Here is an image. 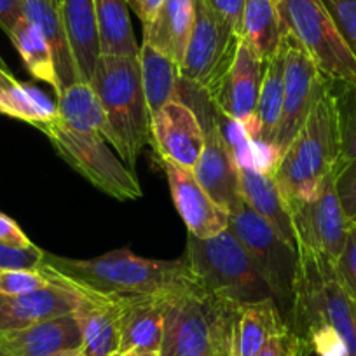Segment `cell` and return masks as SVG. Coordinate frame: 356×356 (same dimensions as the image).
<instances>
[{"mask_svg": "<svg viewBox=\"0 0 356 356\" xmlns=\"http://www.w3.org/2000/svg\"><path fill=\"white\" fill-rule=\"evenodd\" d=\"M0 114L19 119L39 128L44 122L58 118L56 104L49 100L40 89L32 84L16 82L0 95Z\"/></svg>", "mask_w": 356, "mask_h": 356, "instance_id": "32", "label": "cell"}, {"mask_svg": "<svg viewBox=\"0 0 356 356\" xmlns=\"http://www.w3.org/2000/svg\"><path fill=\"white\" fill-rule=\"evenodd\" d=\"M44 266L81 290L107 296H170L196 285L184 259L154 260L121 248L89 260L47 253Z\"/></svg>", "mask_w": 356, "mask_h": 356, "instance_id": "2", "label": "cell"}, {"mask_svg": "<svg viewBox=\"0 0 356 356\" xmlns=\"http://www.w3.org/2000/svg\"><path fill=\"white\" fill-rule=\"evenodd\" d=\"M9 39L15 44L26 70L35 79L49 84L54 89L56 97H60L61 86L60 81H58L53 53H51V47L47 40L44 39L42 32L23 16L22 22L11 32Z\"/></svg>", "mask_w": 356, "mask_h": 356, "instance_id": "31", "label": "cell"}, {"mask_svg": "<svg viewBox=\"0 0 356 356\" xmlns=\"http://www.w3.org/2000/svg\"><path fill=\"white\" fill-rule=\"evenodd\" d=\"M236 309L227 314V318L222 323L220 330H218L217 341H215L213 349L208 356H236L234 353V320H236Z\"/></svg>", "mask_w": 356, "mask_h": 356, "instance_id": "41", "label": "cell"}, {"mask_svg": "<svg viewBox=\"0 0 356 356\" xmlns=\"http://www.w3.org/2000/svg\"><path fill=\"white\" fill-rule=\"evenodd\" d=\"M335 91L337 105L339 138H341V161L356 159V81L348 84H339Z\"/></svg>", "mask_w": 356, "mask_h": 356, "instance_id": "33", "label": "cell"}, {"mask_svg": "<svg viewBox=\"0 0 356 356\" xmlns=\"http://www.w3.org/2000/svg\"><path fill=\"white\" fill-rule=\"evenodd\" d=\"M283 30L332 84L356 81V56L335 26L323 0H278Z\"/></svg>", "mask_w": 356, "mask_h": 356, "instance_id": "6", "label": "cell"}, {"mask_svg": "<svg viewBox=\"0 0 356 356\" xmlns=\"http://www.w3.org/2000/svg\"><path fill=\"white\" fill-rule=\"evenodd\" d=\"M200 289L236 306L275 299L245 246L231 229L211 238H187L182 257Z\"/></svg>", "mask_w": 356, "mask_h": 356, "instance_id": "5", "label": "cell"}, {"mask_svg": "<svg viewBox=\"0 0 356 356\" xmlns=\"http://www.w3.org/2000/svg\"><path fill=\"white\" fill-rule=\"evenodd\" d=\"M203 4L236 35L241 37V16L245 0H203Z\"/></svg>", "mask_w": 356, "mask_h": 356, "instance_id": "39", "label": "cell"}, {"mask_svg": "<svg viewBox=\"0 0 356 356\" xmlns=\"http://www.w3.org/2000/svg\"><path fill=\"white\" fill-rule=\"evenodd\" d=\"M335 193L348 225H356V159L339 164L335 171Z\"/></svg>", "mask_w": 356, "mask_h": 356, "instance_id": "35", "label": "cell"}, {"mask_svg": "<svg viewBox=\"0 0 356 356\" xmlns=\"http://www.w3.org/2000/svg\"><path fill=\"white\" fill-rule=\"evenodd\" d=\"M152 143L161 159L193 170L204 147L201 119L191 105L175 100L150 115Z\"/></svg>", "mask_w": 356, "mask_h": 356, "instance_id": "15", "label": "cell"}, {"mask_svg": "<svg viewBox=\"0 0 356 356\" xmlns=\"http://www.w3.org/2000/svg\"><path fill=\"white\" fill-rule=\"evenodd\" d=\"M0 356H9V353L6 351V349L2 348V346H0Z\"/></svg>", "mask_w": 356, "mask_h": 356, "instance_id": "48", "label": "cell"}, {"mask_svg": "<svg viewBox=\"0 0 356 356\" xmlns=\"http://www.w3.org/2000/svg\"><path fill=\"white\" fill-rule=\"evenodd\" d=\"M23 19L22 0H0V29L8 35Z\"/></svg>", "mask_w": 356, "mask_h": 356, "instance_id": "42", "label": "cell"}, {"mask_svg": "<svg viewBox=\"0 0 356 356\" xmlns=\"http://www.w3.org/2000/svg\"><path fill=\"white\" fill-rule=\"evenodd\" d=\"M102 54L138 56L140 46L133 33L128 0H95Z\"/></svg>", "mask_w": 356, "mask_h": 356, "instance_id": "29", "label": "cell"}, {"mask_svg": "<svg viewBox=\"0 0 356 356\" xmlns=\"http://www.w3.org/2000/svg\"><path fill=\"white\" fill-rule=\"evenodd\" d=\"M275 2H278V0H275Z\"/></svg>", "mask_w": 356, "mask_h": 356, "instance_id": "50", "label": "cell"}, {"mask_svg": "<svg viewBox=\"0 0 356 356\" xmlns=\"http://www.w3.org/2000/svg\"><path fill=\"white\" fill-rule=\"evenodd\" d=\"M0 245L13 246V248H30L33 243L11 217L0 211Z\"/></svg>", "mask_w": 356, "mask_h": 356, "instance_id": "40", "label": "cell"}, {"mask_svg": "<svg viewBox=\"0 0 356 356\" xmlns=\"http://www.w3.org/2000/svg\"><path fill=\"white\" fill-rule=\"evenodd\" d=\"M196 18V0H164L149 26L143 29V42L182 63Z\"/></svg>", "mask_w": 356, "mask_h": 356, "instance_id": "24", "label": "cell"}, {"mask_svg": "<svg viewBox=\"0 0 356 356\" xmlns=\"http://www.w3.org/2000/svg\"><path fill=\"white\" fill-rule=\"evenodd\" d=\"M129 8L136 13L138 19L142 22L143 29L150 25V22L154 19L156 13L159 11V8L163 6L164 0H128Z\"/></svg>", "mask_w": 356, "mask_h": 356, "instance_id": "43", "label": "cell"}, {"mask_svg": "<svg viewBox=\"0 0 356 356\" xmlns=\"http://www.w3.org/2000/svg\"><path fill=\"white\" fill-rule=\"evenodd\" d=\"M289 330L318 356H356V302L339 280L335 264L309 248H297V273Z\"/></svg>", "mask_w": 356, "mask_h": 356, "instance_id": "1", "label": "cell"}, {"mask_svg": "<svg viewBox=\"0 0 356 356\" xmlns=\"http://www.w3.org/2000/svg\"><path fill=\"white\" fill-rule=\"evenodd\" d=\"M140 72H142L143 93L150 115L159 111L163 105L178 100V86H180V65L171 60L168 54L150 44L142 42L138 51Z\"/></svg>", "mask_w": 356, "mask_h": 356, "instance_id": "27", "label": "cell"}, {"mask_svg": "<svg viewBox=\"0 0 356 356\" xmlns=\"http://www.w3.org/2000/svg\"><path fill=\"white\" fill-rule=\"evenodd\" d=\"M81 292L74 311L82 334L81 349L86 356H115L121 346L122 299L91 290Z\"/></svg>", "mask_w": 356, "mask_h": 356, "instance_id": "18", "label": "cell"}, {"mask_svg": "<svg viewBox=\"0 0 356 356\" xmlns=\"http://www.w3.org/2000/svg\"><path fill=\"white\" fill-rule=\"evenodd\" d=\"M0 67H2V68H6V61L2 60V56H0Z\"/></svg>", "mask_w": 356, "mask_h": 356, "instance_id": "49", "label": "cell"}, {"mask_svg": "<svg viewBox=\"0 0 356 356\" xmlns=\"http://www.w3.org/2000/svg\"><path fill=\"white\" fill-rule=\"evenodd\" d=\"M286 332L289 325L275 299L238 306L234 320L236 356H257L273 337Z\"/></svg>", "mask_w": 356, "mask_h": 356, "instance_id": "25", "label": "cell"}, {"mask_svg": "<svg viewBox=\"0 0 356 356\" xmlns=\"http://www.w3.org/2000/svg\"><path fill=\"white\" fill-rule=\"evenodd\" d=\"M53 356H86V355L81 348H77V349H67V351H60Z\"/></svg>", "mask_w": 356, "mask_h": 356, "instance_id": "46", "label": "cell"}, {"mask_svg": "<svg viewBox=\"0 0 356 356\" xmlns=\"http://www.w3.org/2000/svg\"><path fill=\"white\" fill-rule=\"evenodd\" d=\"M285 335L286 334L273 337L271 341L260 349V353L257 356H283V339H285Z\"/></svg>", "mask_w": 356, "mask_h": 356, "instance_id": "44", "label": "cell"}, {"mask_svg": "<svg viewBox=\"0 0 356 356\" xmlns=\"http://www.w3.org/2000/svg\"><path fill=\"white\" fill-rule=\"evenodd\" d=\"M239 39L241 37L220 22L203 0H196L193 33L180 63L182 81L208 93L231 65Z\"/></svg>", "mask_w": 356, "mask_h": 356, "instance_id": "10", "label": "cell"}, {"mask_svg": "<svg viewBox=\"0 0 356 356\" xmlns=\"http://www.w3.org/2000/svg\"><path fill=\"white\" fill-rule=\"evenodd\" d=\"M46 252L37 245L30 248H13L0 245V269H39Z\"/></svg>", "mask_w": 356, "mask_h": 356, "instance_id": "38", "label": "cell"}, {"mask_svg": "<svg viewBox=\"0 0 356 356\" xmlns=\"http://www.w3.org/2000/svg\"><path fill=\"white\" fill-rule=\"evenodd\" d=\"M121 299V346L118 355L128 351L159 353L168 296H129Z\"/></svg>", "mask_w": 356, "mask_h": 356, "instance_id": "21", "label": "cell"}, {"mask_svg": "<svg viewBox=\"0 0 356 356\" xmlns=\"http://www.w3.org/2000/svg\"><path fill=\"white\" fill-rule=\"evenodd\" d=\"M241 37L264 61L275 56L285 37L275 0H245Z\"/></svg>", "mask_w": 356, "mask_h": 356, "instance_id": "28", "label": "cell"}, {"mask_svg": "<svg viewBox=\"0 0 356 356\" xmlns=\"http://www.w3.org/2000/svg\"><path fill=\"white\" fill-rule=\"evenodd\" d=\"M56 149L58 156L102 193L119 201L142 197L138 178L107 145L100 133L77 131L60 119L39 126Z\"/></svg>", "mask_w": 356, "mask_h": 356, "instance_id": "7", "label": "cell"}, {"mask_svg": "<svg viewBox=\"0 0 356 356\" xmlns=\"http://www.w3.org/2000/svg\"><path fill=\"white\" fill-rule=\"evenodd\" d=\"M58 282L56 273L44 264L39 269H0V296H23Z\"/></svg>", "mask_w": 356, "mask_h": 356, "instance_id": "34", "label": "cell"}, {"mask_svg": "<svg viewBox=\"0 0 356 356\" xmlns=\"http://www.w3.org/2000/svg\"><path fill=\"white\" fill-rule=\"evenodd\" d=\"M60 8L79 79L89 82L102 56L95 0H60Z\"/></svg>", "mask_w": 356, "mask_h": 356, "instance_id": "26", "label": "cell"}, {"mask_svg": "<svg viewBox=\"0 0 356 356\" xmlns=\"http://www.w3.org/2000/svg\"><path fill=\"white\" fill-rule=\"evenodd\" d=\"M337 105L334 84H328L311 108L285 152L276 159L271 173L285 204L309 200L321 182L341 164Z\"/></svg>", "mask_w": 356, "mask_h": 356, "instance_id": "3", "label": "cell"}, {"mask_svg": "<svg viewBox=\"0 0 356 356\" xmlns=\"http://www.w3.org/2000/svg\"><path fill=\"white\" fill-rule=\"evenodd\" d=\"M335 271L346 292L356 302V225L349 227L344 248L335 262Z\"/></svg>", "mask_w": 356, "mask_h": 356, "instance_id": "37", "label": "cell"}, {"mask_svg": "<svg viewBox=\"0 0 356 356\" xmlns=\"http://www.w3.org/2000/svg\"><path fill=\"white\" fill-rule=\"evenodd\" d=\"M328 82L306 51L285 33V75H283V107L278 131L275 136V163L293 136L306 122L311 108L314 107Z\"/></svg>", "mask_w": 356, "mask_h": 356, "instance_id": "12", "label": "cell"}, {"mask_svg": "<svg viewBox=\"0 0 356 356\" xmlns=\"http://www.w3.org/2000/svg\"><path fill=\"white\" fill-rule=\"evenodd\" d=\"M239 187L243 201L271 225L283 241L297 248L292 218L271 171L239 161Z\"/></svg>", "mask_w": 356, "mask_h": 356, "instance_id": "20", "label": "cell"}, {"mask_svg": "<svg viewBox=\"0 0 356 356\" xmlns=\"http://www.w3.org/2000/svg\"><path fill=\"white\" fill-rule=\"evenodd\" d=\"M89 82L100 97L107 118L104 138L133 170L143 147L152 142L138 56L102 54Z\"/></svg>", "mask_w": 356, "mask_h": 356, "instance_id": "4", "label": "cell"}, {"mask_svg": "<svg viewBox=\"0 0 356 356\" xmlns=\"http://www.w3.org/2000/svg\"><path fill=\"white\" fill-rule=\"evenodd\" d=\"M264 63L266 61L241 37L227 70L215 82L213 88L204 93L210 104L224 118L241 126L245 135L252 128L253 115H255Z\"/></svg>", "mask_w": 356, "mask_h": 356, "instance_id": "13", "label": "cell"}, {"mask_svg": "<svg viewBox=\"0 0 356 356\" xmlns=\"http://www.w3.org/2000/svg\"><path fill=\"white\" fill-rule=\"evenodd\" d=\"M58 278V283L35 292L23 296H0V334L74 313L82 292L60 275Z\"/></svg>", "mask_w": 356, "mask_h": 356, "instance_id": "17", "label": "cell"}, {"mask_svg": "<svg viewBox=\"0 0 356 356\" xmlns=\"http://www.w3.org/2000/svg\"><path fill=\"white\" fill-rule=\"evenodd\" d=\"M22 9L23 16L42 32L44 39L49 44L61 91L81 81L61 15L60 0H22Z\"/></svg>", "mask_w": 356, "mask_h": 356, "instance_id": "22", "label": "cell"}, {"mask_svg": "<svg viewBox=\"0 0 356 356\" xmlns=\"http://www.w3.org/2000/svg\"><path fill=\"white\" fill-rule=\"evenodd\" d=\"M229 229L252 257L280 311L286 316L292 302L297 273V248L283 241L275 229L246 203L232 211Z\"/></svg>", "mask_w": 356, "mask_h": 356, "instance_id": "9", "label": "cell"}, {"mask_svg": "<svg viewBox=\"0 0 356 356\" xmlns=\"http://www.w3.org/2000/svg\"><path fill=\"white\" fill-rule=\"evenodd\" d=\"M335 26L356 56V0H323Z\"/></svg>", "mask_w": 356, "mask_h": 356, "instance_id": "36", "label": "cell"}, {"mask_svg": "<svg viewBox=\"0 0 356 356\" xmlns=\"http://www.w3.org/2000/svg\"><path fill=\"white\" fill-rule=\"evenodd\" d=\"M118 356H159V353H152V351H128V353H121Z\"/></svg>", "mask_w": 356, "mask_h": 356, "instance_id": "47", "label": "cell"}, {"mask_svg": "<svg viewBox=\"0 0 356 356\" xmlns=\"http://www.w3.org/2000/svg\"><path fill=\"white\" fill-rule=\"evenodd\" d=\"M283 75H285V37L275 56L264 63L262 84H260L255 115H253L252 128L246 133L248 138L266 147L273 156H275L273 145H275V136L278 131L283 107Z\"/></svg>", "mask_w": 356, "mask_h": 356, "instance_id": "23", "label": "cell"}, {"mask_svg": "<svg viewBox=\"0 0 356 356\" xmlns=\"http://www.w3.org/2000/svg\"><path fill=\"white\" fill-rule=\"evenodd\" d=\"M0 346L9 356H53L82 346V334L74 313L39 321L19 330L0 334Z\"/></svg>", "mask_w": 356, "mask_h": 356, "instance_id": "19", "label": "cell"}, {"mask_svg": "<svg viewBox=\"0 0 356 356\" xmlns=\"http://www.w3.org/2000/svg\"><path fill=\"white\" fill-rule=\"evenodd\" d=\"M58 119L77 131H91L105 135L107 118L104 105L91 82L79 81L70 84L56 97Z\"/></svg>", "mask_w": 356, "mask_h": 356, "instance_id": "30", "label": "cell"}, {"mask_svg": "<svg viewBox=\"0 0 356 356\" xmlns=\"http://www.w3.org/2000/svg\"><path fill=\"white\" fill-rule=\"evenodd\" d=\"M234 307L197 285L168 296L159 356H208Z\"/></svg>", "mask_w": 356, "mask_h": 356, "instance_id": "8", "label": "cell"}, {"mask_svg": "<svg viewBox=\"0 0 356 356\" xmlns=\"http://www.w3.org/2000/svg\"><path fill=\"white\" fill-rule=\"evenodd\" d=\"M201 124L204 129V147L193 173L211 200L232 213L245 203L239 187L241 159L213 114H208V121H201Z\"/></svg>", "mask_w": 356, "mask_h": 356, "instance_id": "14", "label": "cell"}, {"mask_svg": "<svg viewBox=\"0 0 356 356\" xmlns=\"http://www.w3.org/2000/svg\"><path fill=\"white\" fill-rule=\"evenodd\" d=\"M170 184L171 197L182 217L187 231L196 238H211L229 229L231 213L211 200L203 189L193 170L178 166L168 159H161Z\"/></svg>", "mask_w": 356, "mask_h": 356, "instance_id": "16", "label": "cell"}, {"mask_svg": "<svg viewBox=\"0 0 356 356\" xmlns=\"http://www.w3.org/2000/svg\"><path fill=\"white\" fill-rule=\"evenodd\" d=\"M16 82L19 81H16V77L8 70V68L0 67V95L4 93V91H8L9 88H13Z\"/></svg>", "mask_w": 356, "mask_h": 356, "instance_id": "45", "label": "cell"}, {"mask_svg": "<svg viewBox=\"0 0 356 356\" xmlns=\"http://www.w3.org/2000/svg\"><path fill=\"white\" fill-rule=\"evenodd\" d=\"M335 171L325 178L313 197L286 207L292 218L297 248L302 246L313 250L334 264L342 253L349 231L335 193Z\"/></svg>", "mask_w": 356, "mask_h": 356, "instance_id": "11", "label": "cell"}]
</instances>
